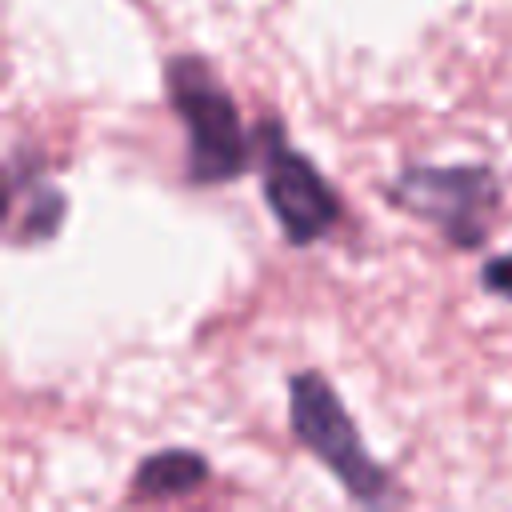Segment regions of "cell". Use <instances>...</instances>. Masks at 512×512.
<instances>
[{
	"instance_id": "cell-2",
	"label": "cell",
	"mask_w": 512,
	"mask_h": 512,
	"mask_svg": "<svg viewBox=\"0 0 512 512\" xmlns=\"http://www.w3.org/2000/svg\"><path fill=\"white\" fill-rule=\"evenodd\" d=\"M288 404H292V432L296 440L340 480V488L352 500L380 504L392 496V472L368 456L348 408L340 404L336 388L320 372H296L288 380Z\"/></svg>"
},
{
	"instance_id": "cell-5",
	"label": "cell",
	"mask_w": 512,
	"mask_h": 512,
	"mask_svg": "<svg viewBox=\"0 0 512 512\" xmlns=\"http://www.w3.org/2000/svg\"><path fill=\"white\" fill-rule=\"evenodd\" d=\"M208 480V460L192 448H164L140 460L136 468V496H152V500H176L196 492Z\"/></svg>"
},
{
	"instance_id": "cell-6",
	"label": "cell",
	"mask_w": 512,
	"mask_h": 512,
	"mask_svg": "<svg viewBox=\"0 0 512 512\" xmlns=\"http://www.w3.org/2000/svg\"><path fill=\"white\" fill-rule=\"evenodd\" d=\"M8 192H12V204L16 200H24L28 204V212L20 216V228H24V240H48L52 232H56V224H60V216H64V196L52 188V184H20V176H12V184H8Z\"/></svg>"
},
{
	"instance_id": "cell-1",
	"label": "cell",
	"mask_w": 512,
	"mask_h": 512,
	"mask_svg": "<svg viewBox=\"0 0 512 512\" xmlns=\"http://www.w3.org/2000/svg\"><path fill=\"white\" fill-rule=\"evenodd\" d=\"M168 104L184 124V160L196 188L228 184L248 172L256 144L244 132L232 92L200 56H172L164 68Z\"/></svg>"
},
{
	"instance_id": "cell-4",
	"label": "cell",
	"mask_w": 512,
	"mask_h": 512,
	"mask_svg": "<svg viewBox=\"0 0 512 512\" xmlns=\"http://www.w3.org/2000/svg\"><path fill=\"white\" fill-rule=\"evenodd\" d=\"M260 184H264V204L272 208L284 240L296 248L328 236L332 224L340 220L336 188L300 148L284 140L276 120L260 128Z\"/></svg>"
},
{
	"instance_id": "cell-3",
	"label": "cell",
	"mask_w": 512,
	"mask_h": 512,
	"mask_svg": "<svg viewBox=\"0 0 512 512\" xmlns=\"http://www.w3.org/2000/svg\"><path fill=\"white\" fill-rule=\"evenodd\" d=\"M388 200L436 224L452 248H480L500 208V180L488 164H408L392 180Z\"/></svg>"
},
{
	"instance_id": "cell-7",
	"label": "cell",
	"mask_w": 512,
	"mask_h": 512,
	"mask_svg": "<svg viewBox=\"0 0 512 512\" xmlns=\"http://www.w3.org/2000/svg\"><path fill=\"white\" fill-rule=\"evenodd\" d=\"M480 284H484L492 296H504V300H512V252H504V256H492V260L480 268Z\"/></svg>"
}]
</instances>
